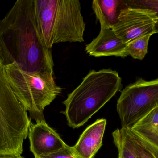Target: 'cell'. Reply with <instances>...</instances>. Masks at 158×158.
I'll use <instances>...</instances> for the list:
<instances>
[{
  "label": "cell",
  "mask_w": 158,
  "mask_h": 158,
  "mask_svg": "<svg viewBox=\"0 0 158 158\" xmlns=\"http://www.w3.org/2000/svg\"><path fill=\"white\" fill-rule=\"evenodd\" d=\"M28 136L30 151L35 158H40L54 153L66 145L60 135L47 123L46 121L36 123L31 122Z\"/></svg>",
  "instance_id": "7"
},
{
  "label": "cell",
  "mask_w": 158,
  "mask_h": 158,
  "mask_svg": "<svg viewBox=\"0 0 158 158\" xmlns=\"http://www.w3.org/2000/svg\"><path fill=\"white\" fill-rule=\"evenodd\" d=\"M8 81L17 99L36 123L45 121L44 110L62 89L56 84L54 73L49 71L28 73L13 63L4 66Z\"/></svg>",
  "instance_id": "4"
},
{
  "label": "cell",
  "mask_w": 158,
  "mask_h": 158,
  "mask_svg": "<svg viewBox=\"0 0 158 158\" xmlns=\"http://www.w3.org/2000/svg\"><path fill=\"white\" fill-rule=\"evenodd\" d=\"M131 138L136 158H158V148L146 141L129 128H126Z\"/></svg>",
  "instance_id": "14"
},
{
  "label": "cell",
  "mask_w": 158,
  "mask_h": 158,
  "mask_svg": "<svg viewBox=\"0 0 158 158\" xmlns=\"http://www.w3.org/2000/svg\"><path fill=\"white\" fill-rule=\"evenodd\" d=\"M151 36L146 35L127 43L126 49L128 56L135 60H143L148 53L149 40Z\"/></svg>",
  "instance_id": "15"
},
{
  "label": "cell",
  "mask_w": 158,
  "mask_h": 158,
  "mask_svg": "<svg viewBox=\"0 0 158 158\" xmlns=\"http://www.w3.org/2000/svg\"><path fill=\"white\" fill-rule=\"evenodd\" d=\"M122 79L110 69L92 70L63 102L61 112L69 127L78 128L103 107L123 87Z\"/></svg>",
  "instance_id": "2"
},
{
  "label": "cell",
  "mask_w": 158,
  "mask_h": 158,
  "mask_svg": "<svg viewBox=\"0 0 158 158\" xmlns=\"http://www.w3.org/2000/svg\"><path fill=\"white\" fill-rule=\"evenodd\" d=\"M158 16L156 11L127 6L120 10L112 29L125 44L146 35L158 33Z\"/></svg>",
  "instance_id": "6"
},
{
  "label": "cell",
  "mask_w": 158,
  "mask_h": 158,
  "mask_svg": "<svg viewBox=\"0 0 158 158\" xmlns=\"http://www.w3.org/2000/svg\"><path fill=\"white\" fill-rule=\"evenodd\" d=\"M0 57L4 65L15 63L25 72L54 73L51 49L39 28L35 0H18L0 20Z\"/></svg>",
  "instance_id": "1"
},
{
  "label": "cell",
  "mask_w": 158,
  "mask_h": 158,
  "mask_svg": "<svg viewBox=\"0 0 158 158\" xmlns=\"http://www.w3.org/2000/svg\"><path fill=\"white\" fill-rule=\"evenodd\" d=\"M42 39L48 48L60 42H83L85 23L78 0H35Z\"/></svg>",
  "instance_id": "3"
},
{
  "label": "cell",
  "mask_w": 158,
  "mask_h": 158,
  "mask_svg": "<svg viewBox=\"0 0 158 158\" xmlns=\"http://www.w3.org/2000/svg\"><path fill=\"white\" fill-rule=\"evenodd\" d=\"M124 2L120 0H94L92 8L99 21L101 28L112 29L117 21L121 5Z\"/></svg>",
  "instance_id": "11"
},
{
  "label": "cell",
  "mask_w": 158,
  "mask_h": 158,
  "mask_svg": "<svg viewBox=\"0 0 158 158\" xmlns=\"http://www.w3.org/2000/svg\"><path fill=\"white\" fill-rule=\"evenodd\" d=\"M107 121L98 119L84 130L76 144L72 147L79 158H93L102 145Z\"/></svg>",
  "instance_id": "9"
},
{
  "label": "cell",
  "mask_w": 158,
  "mask_h": 158,
  "mask_svg": "<svg viewBox=\"0 0 158 158\" xmlns=\"http://www.w3.org/2000/svg\"><path fill=\"white\" fill-rule=\"evenodd\" d=\"M114 142L118 150V158H136L131 138L126 128H117L112 133Z\"/></svg>",
  "instance_id": "13"
},
{
  "label": "cell",
  "mask_w": 158,
  "mask_h": 158,
  "mask_svg": "<svg viewBox=\"0 0 158 158\" xmlns=\"http://www.w3.org/2000/svg\"><path fill=\"white\" fill-rule=\"evenodd\" d=\"M0 158H24L21 155H2L0 156Z\"/></svg>",
  "instance_id": "17"
},
{
  "label": "cell",
  "mask_w": 158,
  "mask_h": 158,
  "mask_svg": "<svg viewBox=\"0 0 158 158\" xmlns=\"http://www.w3.org/2000/svg\"><path fill=\"white\" fill-rule=\"evenodd\" d=\"M129 129L158 148V107L150 112Z\"/></svg>",
  "instance_id": "12"
},
{
  "label": "cell",
  "mask_w": 158,
  "mask_h": 158,
  "mask_svg": "<svg viewBox=\"0 0 158 158\" xmlns=\"http://www.w3.org/2000/svg\"><path fill=\"white\" fill-rule=\"evenodd\" d=\"M126 46L112 29L101 28L98 36L86 45L85 51L90 56L97 58L115 56L124 58L128 56Z\"/></svg>",
  "instance_id": "8"
},
{
  "label": "cell",
  "mask_w": 158,
  "mask_h": 158,
  "mask_svg": "<svg viewBox=\"0 0 158 158\" xmlns=\"http://www.w3.org/2000/svg\"><path fill=\"white\" fill-rule=\"evenodd\" d=\"M156 107H158V78L148 81L139 78L127 85L122 90L116 105L122 128H131Z\"/></svg>",
  "instance_id": "5"
},
{
  "label": "cell",
  "mask_w": 158,
  "mask_h": 158,
  "mask_svg": "<svg viewBox=\"0 0 158 158\" xmlns=\"http://www.w3.org/2000/svg\"><path fill=\"white\" fill-rule=\"evenodd\" d=\"M4 66L0 57V124L24 109L10 85Z\"/></svg>",
  "instance_id": "10"
},
{
  "label": "cell",
  "mask_w": 158,
  "mask_h": 158,
  "mask_svg": "<svg viewBox=\"0 0 158 158\" xmlns=\"http://www.w3.org/2000/svg\"><path fill=\"white\" fill-rule=\"evenodd\" d=\"M40 158H79L75 153L72 147L66 146L61 149L54 153Z\"/></svg>",
  "instance_id": "16"
}]
</instances>
